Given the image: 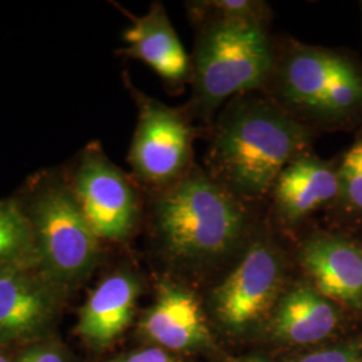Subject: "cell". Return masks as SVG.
<instances>
[{"label":"cell","mask_w":362,"mask_h":362,"mask_svg":"<svg viewBox=\"0 0 362 362\" xmlns=\"http://www.w3.org/2000/svg\"><path fill=\"white\" fill-rule=\"evenodd\" d=\"M310 141V130L278 104L257 97L233 101L220 116L211 167L236 199H259Z\"/></svg>","instance_id":"cell-1"},{"label":"cell","mask_w":362,"mask_h":362,"mask_svg":"<svg viewBox=\"0 0 362 362\" xmlns=\"http://www.w3.org/2000/svg\"><path fill=\"white\" fill-rule=\"evenodd\" d=\"M155 215L169 252L192 263L228 254L246 230L239 199L197 168L164 189L156 200Z\"/></svg>","instance_id":"cell-2"},{"label":"cell","mask_w":362,"mask_h":362,"mask_svg":"<svg viewBox=\"0 0 362 362\" xmlns=\"http://www.w3.org/2000/svg\"><path fill=\"white\" fill-rule=\"evenodd\" d=\"M194 105L209 116L227 98L262 88L275 57L264 25L207 22L194 46Z\"/></svg>","instance_id":"cell-3"},{"label":"cell","mask_w":362,"mask_h":362,"mask_svg":"<svg viewBox=\"0 0 362 362\" xmlns=\"http://www.w3.org/2000/svg\"><path fill=\"white\" fill-rule=\"evenodd\" d=\"M272 76L278 105L298 121L338 124L361 112L362 70L345 55L297 45Z\"/></svg>","instance_id":"cell-4"},{"label":"cell","mask_w":362,"mask_h":362,"mask_svg":"<svg viewBox=\"0 0 362 362\" xmlns=\"http://www.w3.org/2000/svg\"><path fill=\"white\" fill-rule=\"evenodd\" d=\"M23 209L52 272L73 279L90 269L98 238L85 219L71 187L47 181L39 185Z\"/></svg>","instance_id":"cell-5"},{"label":"cell","mask_w":362,"mask_h":362,"mask_svg":"<svg viewBox=\"0 0 362 362\" xmlns=\"http://www.w3.org/2000/svg\"><path fill=\"white\" fill-rule=\"evenodd\" d=\"M139 118L129 163L146 184L169 187L188 172L194 132L173 107L136 90Z\"/></svg>","instance_id":"cell-6"},{"label":"cell","mask_w":362,"mask_h":362,"mask_svg":"<svg viewBox=\"0 0 362 362\" xmlns=\"http://www.w3.org/2000/svg\"><path fill=\"white\" fill-rule=\"evenodd\" d=\"M71 191L98 239L119 240L133 231L140 212L139 197L100 145H91L83 152Z\"/></svg>","instance_id":"cell-7"},{"label":"cell","mask_w":362,"mask_h":362,"mask_svg":"<svg viewBox=\"0 0 362 362\" xmlns=\"http://www.w3.org/2000/svg\"><path fill=\"white\" fill-rule=\"evenodd\" d=\"M282 278L284 267L278 252L262 240L251 245L214 291L220 321L231 327H242L258 320L275 300Z\"/></svg>","instance_id":"cell-8"},{"label":"cell","mask_w":362,"mask_h":362,"mask_svg":"<svg viewBox=\"0 0 362 362\" xmlns=\"http://www.w3.org/2000/svg\"><path fill=\"white\" fill-rule=\"evenodd\" d=\"M299 255L321 296L353 308L361 306V247L339 236L317 235L306 240Z\"/></svg>","instance_id":"cell-9"},{"label":"cell","mask_w":362,"mask_h":362,"mask_svg":"<svg viewBox=\"0 0 362 362\" xmlns=\"http://www.w3.org/2000/svg\"><path fill=\"white\" fill-rule=\"evenodd\" d=\"M272 188L279 218L294 224L338 199L337 168L317 157L299 156L279 173Z\"/></svg>","instance_id":"cell-10"},{"label":"cell","mask_w":362,"mask_h":362,"mask_svg":"<svg viewBox=\"0 0 362 362\" xmlns=\"http://www.w3.org/2000/svg\"><path fill=\"white\" fill-rule=\"evenodd\" d=\"M124 40L128 46L122 52L146 64L160 77L172 82L188 77L189 58L161 3H153L143 16L132 18Z\"/></svg>","instance_id":"cell-11"},{"label":"cell","mask_w":362,"mask_h":362,"mask_svg":"<svg viewBox=\"0 0 362 362\" xmlns=\"http://www.w3.org/2000/svg\"><path fill=\"white\" fill-rule=\"evenodd\" d=\"M145 332L169 349L196 348L209 341L204 315L194 294L175 285H163L144 320Z\"/></svg>","instance_id":"cell-12"},{"label":"cell","mask_w":362,"mask_h":362,"mask_svg":"<svg viewBox=\"0 0 362 362\" xmlns=\"http://www.w3.org/2000/svg\"><path fill=\"white\" fill-rule=\"evenodd\" d=\"M139 291V282L129 274L106 278L81 310L79 333L98 345L113 341L130 324Z\"/></svg>","instance_id":"cell-13"},{"label":"cell","mask_w":362,"mask_h":362,"mask_svg":"<svg viewBox=\"0 0 362 362\" xmlns=\"http://www.w3.org/2000/svg\"><path fill=\"white\" fill-rule=\"evenodd\" d=\"M337 311L315 288L297 287L286 294L274 320L275 333L293 344H313L329 336Z\"/></svg>","instance_id":"cell-14"},{"label":"cell","mask_w":362,"mask_h":362,"mask_svg":"<svg viewBox=\"0 0 362 362\" xmlns=\"http://www.w3.org/2000/svg\"><path fill=\"white\" fill-rule=\"evenodd\" d=\"M45 298L35 287L15 275H0V330L22 332L42 321Z\"/></svg>","instance_id":"cell-15"},{"label":"cell","mask_w":362,"mask_h":362,"mask_svg":"<svg viewBox=\"0 0 362 362\" xmlns=\"http://www.w3.org/2000/svg\"><path fill=\"white\" fill-rule=\"evenodd\" d=\"M31 233L25 209L10 200L0 202V259L21 254L28 245Z\"/></svg>","instance_id":"cell-16"},{"label":"cell","mask_w":362,"mask_h":362,"mask_svg":"<svg viewBox=\"0 0 362 362\" xmlns=\"http://www.w3.org/2000/svg\"><path fill=\"white\" fill-rule=\"evenodd\" d=\"M194 10L208 16V22L262 23L267 18V6L254 0H212L194 3Z\"/></svg>","instance_id":"cell-17"},{"label":"cell","mask_w":362,"mask_h":362,"mask_svg":"<svg viewBox=\"0 0 362 362\" xmlns=\"http://www.w3.org/2000/svg\"><path fill=\"white\" fill-rule=\"evenodd\" d=\"M338 199L354 212L362 214V139L350 146L337 168Z\"/></svg>","instance_id":"cell-18"},{"label":"cell","mask_w":362,"mask_h":362,"mask_svg":"<svg viewBox=\"0 0 362 362\" xmlns=\"http://www.w3.org/2000/svg\"><path fill=\"white\" fill-rule=\"evenodd\" d=\"M297 362H357V353L354 349H329L308 354Z\"/></svg>","instance_id":"cell-19"},{"label":"cell","mask_w":362,"mask_h":362,"mask_svg":"<svg viewBox=\"0 0 362 362\" xmlns=\"http://www.w3.org/2000/svg\"><path fill=\"white\" fill-rule=\"evenodd\" d=\"M124 362H176L165 351L160 349H146L128 357Z\"/></svg>","instance_id":"cell-20"},{"label":"cell","mask_w":362,"mask_h":362,"mask_svg":"<svg viewBox=\"0 0 362 362\" xmlns=\"http://www.w3.org/2000/svg\"><path fill=\"white\" fill-rule=\"evenodd\" d=\"M19 362H65L57 353L54 351H45V350H37L27 353L23 356Z\"/></svg>","instance_id":"cell-21"},{"label":"cell","mask_w":362,"mask_h":362,"mask_svg":"<svg viewBox=\"0 0 362 362\" xmlns=\"http://www.w3.org/2000/svg\"><path fill=\"white\" fill-rule=\"evenodd\" d=\"M240 362H264V361H262V360H247V361H240Z\"/></svg>","instance_id":"cell-22"},{"label":"cell","mask_w":362,"mask_h":362,"mask_svg":"<svg viewBox=\"0 0 362 362\" xmlns=\"http://www.w3.org/2000/svg\"><path fill=\"white\" fill-rule=\"evenodd\" d=\"M0 362H8L6 358H3V357H0Z\"/></svg>","instance_id":"cell-23"},{"label":"cell","mask_w":362,"mask_h":362,"mask_svg":"<svg viewBox=\"0 0 362 362\" xmlns=\"http://www.w3.org/2000/svg\"><path fill=\"white\" fill-rule=\"evenodd\" d=\"M357 362H358V361H357ZM360 362H362V361H360Z\"/></svg>","instance_id":"cell-24"}]
</instances>
